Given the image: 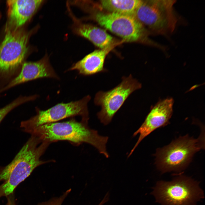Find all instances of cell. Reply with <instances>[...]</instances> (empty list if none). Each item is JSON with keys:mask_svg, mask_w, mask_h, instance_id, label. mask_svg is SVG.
<instances>
[{"mask_svg": "<svg viewBox=\"0 0 205 205\" xmlns=\"http://www.w3.org/2000/svg\"><path fill=\"white\" fill-rule=\"evenodd\" d=\"M88 121H78L74 118L67 121L45 124L35 127L28 133L39 138L42 141L51 143L59 141H66L75 145L83 143L89 144L96 148L100 153L107 158V136L100 135L98 132L90 128Z\"/></svg>", "mask_w": 205, "mask_h": 205, "instance_id": "6da1fadb", "label": "cell"}, {"mask_svg": "<svg viewBox=\"0 0 205 205\" xmlns=\"http://www.w3.org/2000/svg\"><path fill=\"white\" fill-rule=\"evenodd\" d=\"M50 144L31 136L12 161L5 166L0 167V182L4 181L0 185V198L10 195L36 167L53 161L40 159Z\"/></svg>", "mask_w": 205, "mask_h": 205, "instance_id": "7a4b0ae2", "label": "cell"}, {"mask_svg": "<svg viewBox=\"0 0 205 205\" xmlns=\"http://www.w3.org/2000/svg\"><path fill=\"white\" fill-rule=\"evenodd\" d=\"M203 130L197 138L187 134L179 137L166 146L157 148L155 154L157 169L162 173L179 172L184 170L194 154L204 149Z\"/></svg>", "mask_w": 205, "mask_h": 205, "instance_id": "3957f363", "label": "cell"}, {"mask_svg": "<svg viewBox=\"0 0 205 205\" xmlns=\"http://www.w3.org/2000/svg\"><path fill=\"white\" fill-rule=\"evenodd\" d=\"M5 33L0 44V89L20 72L28 50L30 35L20 28Z\"/></svg>", "mask_w": 205, "mask_h": 205, "instance_id": "277c9868", "label": "cell"}, {"mask_svg": "<svg viewBox=\"0 0 205 205\" xmlns=\"http://www.w3.org/2000/svg\"><path fill=\"white\" fill-rule=\"evenodd\" d=\"M175 0H142L133 16L148 34L166 35L175 30L178 20L173 8Z\"/></svg>", "mask_w": 205, "mask_h": 205, "instance_id": "5b68a950", "label": "cell"}, {"mask_svg": "<svg viewBox=\"0 0 205 205\" xmlns=\"http://www.w3.org/2000/svg\"><path fill=\"white\" fill-rule=\"evenodd\" d=\"M152 194L162 205H194L204 196L198 183L183 175L171 181L158 182Z\"/></svg>", "mask_w": 205, "mask_h": 205, "instance_id": "8992f818", "label": "cell"}, {"mask_svg": "<svg viewBox=\"0 0 205 205\" xmlns=\"http://www.w3.org/2000/svg\"><path fill=\"white\" fill-rule=\"evenodd\" d=\"M141 87V84L130 74L123 77L121 82L110 90L98 92L94 102L101 107L97 114L101 122L104 125L108 124L130 94Z\"/></svg>", "mask_w": 205, "mask_h": 205, "instance_id": "52a82bcc", "label": "cell"}, {"mask_svg": "<svg viewBox=\"0 0 205 205\" xmlns=\"http://www.w3.org/2000/svg\"><path fill=\"white\" fill-rule=\"evenodd\" d=\"M91 98L88 95L79 101L58 104L46 110L36 108V115L22 122L20 127L23 131L27 133L38 126L77 116H81V119L88 120L87 104Z\"/></svg>", "mask_w": 205, "mask_h": 205, "instance_id": "ba28073f", "label": "cell"}, {"mask_svg": "<svg viewBox=\"0 0 205 205\" xmlns=\"http://www.w3.org/2000/svg\"><path fill=\"white\" fill-rule=\"evenodd\" d=\"M100 25L129 42L142 41L157 47L158 44L147 38L148 33L133 15L110 13H99L95 16Z\"/></svg>", "mask_w": 205, "mask_h": 205, "instance_id": "9c48e42d", "label": "cell"}, {"mask_svg": "<svg viewBox=\"0 0 205 205\" xmlns=\"http://www.w3.org/2000/svg\"><path fill=\"white\" fill-rule=\"evenodd\" d=\"M174 101L168 98L158 102L151 109L150 112L141 126L133 134L139 136L137 142L131 150L128 157H130L140 143L145 137L156 129L166 126L173 113Z\"/></svg>", "mask_w": 205, "mask_h": 205, "instance_id": "30bf717a", "label": "cell"}, {"mask_svg": "<svg viewBox=\"0 0 205 205\" xmlns=\"http://www.w3.org/2000/svg\"><path fill=\"white\" fill-rule=\"evenodd\" d=\"M40 0H8L5 32L15 31L28 21L43 3Z\"/></svg>", "mask_w": 205, "mask_h": 205, "instance_id": "8fae6325", "label": "cell"}, {"mask_svg": "<svg viewBox=\"0 0 205 205\" xmlns=\"http://www.w3.org/2000/svg\"><path fill=\"white\" fill-rule=\"evenodd\" d=\"M45 77L59 78L51 65L47 55L36 62H24L18 75L0 89V93L20 84Z\"/></svg>", "mask_w": 205, "mask_h": 205, "instance_id": "7c38bea8", "label": "cell"}, {"mask_svg": "<svg viewBox=\"0 0 205 205\" xmlns=\"http://www.w3.org/2000/svg\"><path fill=\"white\" fill-rule=\"evenodd\" d=\"M67 11L73 21V31L83 37L101 49L110 48L114 42L112 37L104 30L89 24L83 23L74 15L69 5L67 3Z\"/></svg>", "mask_w": 205, "mask_h": 205, "instance_id": "4fadbf2b", "label": "cell"}, {"mask_svg": "<svg viewBox=\"0 0 205 205\" xmlns=\"http://www.w3.org/2000/svg\"><path fill=\"white\" fill-rule=\"evenodd\" d=\"M109 48L94 51L73 64L69 70H75L80 74L86 75L106 71L104 64Z\"/></svg>", "mask_w": 205, "mask_h": 205, "instance_id": "5bb4252c", "label": "cell"}, {"mask_svg": "<svg viewBox=\"0 0 205 205\" xmlns=\"http://www.w3.org/2000/svg\"><path fill=\"white\" fill-rule=\"evenodd\" d=\"M140 0H104L101 1L102 7L111 13L133 15L140 4Z\"/></svg>", "mask_w": 205, "mask_h": 205, "instance_id": "9a60e30c", "label": "cell"}, {"mask_svg": "<svg viewBox=\"0 0 205 205\" xmlns=\"http://www.w3.org/2000/svg\"><path fill=\"white\" fill-rule=\"evenodd\" d=\"M35 99L34 96H20L12 102L0 109V123L11 110L17 106L26 102L34 100Z\"/></svg>", "mask_w": 205, "mask_h": 205, "instance_id": "2e32d148", "label": "cell"}, {"mask_svg": "<svg viewBox=\"0 0 205 205\" xmlns=\"http://www.w3.org/2000/svg\"><path fill=\"white\" fill-rule=\"evenodd\" d=\"M71 191V189L68 190L60 196L52 198L49 200L40 203L38 205H61Z\"/></svg>", "mask_w": 205, "mask_h": 205, "instance_id": "e0dca14e", "label": "cell"}, {"mask_svg": "<svg viewBox=\"0 0 205 205\" xmlns=\"http://www.w3.org/2000/svg\"><path fill=\"white\" fill-rule=\"evenodd\" d=\"M7 205H15L14 199L11 196H8Z\"/></svg>", "mask_w": 205, "mask_h": 205, "instance_id": "ac0fdd59", "label": "cell"}, {"mask_svg": "<svg viewBox=\"0 0 205 205\" xmlns=\"http://www.w3.org/2000/svg\"><path fill=\"white\" fill-rule=\"evenodd\" d=\"M1 14L0 12V18H1Z\"/></svg>", "mask_w": 205, "mask_h": 205, "instance_id": "d6986e66", "label": "cell"}, {"mask_svg": "<svg viewBox=\"0 0 205 205\" xmlns=\"http://www.w3.org/2000/svg\"><path fill=\"white\" fill-rule=\"evenodd\" d=\"M98 205H102L100 204H99Z\"/></svg>", "mask_w": 205, "mask_h": 205, "instance_id": "ffe728a7", "label": "cell"}]
</instances>
